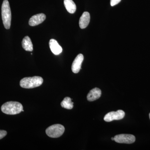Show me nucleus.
<instances>
[{"label": "nucleus", "mask_w": 150, "mask_h": 150, "mask_svg": "<svg viewBox=\"0 0 150 150\" xmlns=\"http://www.w3.org/2000/svg\"><path fill=\"white\" fill-rule=\"evenodd\" d=\"M149 118H150V113H149Z\"/></svg>", "instance_id": "a211bd4d"}, {"label": "nucleus", "mask_w": 150, "mask_h": 150, "mask_svg": "<svg viewBox=\"0 0 150 150\" xmlns=\"http://www.w3.org/2000/svg\"><path fill=\"white\" fill-rule=\"evenodd\" d=\"M46 18V16L44 14L39 13L35 15L30 19L29 24L31 26H36L42 23Z\"/></svg>", "instance_id": "6e6552de"}, {"label": "nucleus", "mask_w": 150, "mask_h": 150, "mask_svg": "<svg viewBox=\"0 0 150 150\" xmlns=\"http://www.w3.org/2000/svg\"><path fill=\"white\" fill-rule=\"evenodd\" d=\"M49 47L54 55H58L62 52V48L56 40L51 39L49 41Z\"/></svg>", "instance_id": "9d476101"}, {"label": "nucleus", "mask_w": 150, "mask_h": 150, "mask_svg": "<svg viewBox=\"0 0 150 150\" xmlns=\"http://www.w3.org/2000/svg\"><path fill=\"white\" fill-rule=\"evenodd\" d=\"M125 113L123 110H118L117 111H111L105 115L104 120L106 122H111L114 120H119L123 119Z\"/></svg>", "instance_id": "423d86ee"}, {"label": "nucleus", "mask_w": 150, "mask_h": 150, "mask_svg": "<svg viewBox=\"0 0 150 150\" xmlns=\"http://www.w3.org/2000/svg\"><path fill=\"white\" fill-rule=\"evenodd\" d=\"M64 4L68 12L73 14L76 12V6L73 0H64Z\"/></svg>", "instance_id": "ddd939ff"}, {"label": "nucleus", "mask_w": 150, "mask_h": 150, "mask_svg": "<svg viewBox=\"0 0 150 150\" xmlns=\"http://www.w3.org/2000/svg\"><path fill=\"white\" fill-rule=\"evenodd\" d=\"M1 15L3 24L5 28H10L11 21V13L9 3L8 0H4L1 7Z\"/></svg>", "instance_id": "7ed1b4c3"}, {"label": "nucleus", "mask_w": 150, "mask_h": 150, "mask_svg": "<svg viewBox=\"0 0 150 150\" xmlns=\"http://www.w3.org/2000/svg\"><path fill=\"white\" fill-rule=\"evenodd\" d=\"M90 21V15L88 12H84L79 20V26L81 29H84L87 27Z\"/></svg>", "instance_id": "9b49d317"}, {"label": "nucleus", "mask_w": 150, "mask_h": 150, "mask_svg": "<svg viewBox=\"0 0 150 150\" xmlns=\"http://www.w3.org/2000/svg\"><path fill=\"white\" fill-rule=\"evenodd\" d=\"M65 131V128L61 124H54L49 126L46 130V134L48 137L53 138L60 137L63 135Z\"/></svg>", "instance_id": "20e7f679"}, {"label": "nucleus", "mask_w": 150, "mask_h": 150, "mask_svg": "<svg viewBox=\"0 0 150 150\" xmlns=\"http://www.w3.org/2000/svg\"><path fill=\"white\" fill-rule=\"evenodd\" d=\"M121 1V0H110V5L112 6L118 4V3Z\"/></svg>", "instance_id": "2eb2a0df"}, {"label": "nucleus", "mask_w": 150, "mask_h": 150, "mask_svg": "<svg viewBox=\"0 0 150 150\" xmlns=\"http://www.w3.org/2000/svg\"><path fill=\"white\" fill-rule=\"evenodd\" d=\"M114 141L120 144H131L135 142L136 138L131 134H121L115 136Z\"/></svg>", "instance_id": "39448f33"}, {"label": "nucleus", "mask_w": 150, "mask_h": 150, "mask_svg": "<svg viewBox=\"0 0 150 150\" xmlns=\"http://www.w3.org/2000/svg\"><path fill=\"white\" fill-rule=\"evenodd\" d=\"M84 57L82 54H79L75 58L72 65L71 69L73 73L77 74L80 71Z\"/></svg>", "instance_id": "0eeeda50"}, {"label": "nucleus", "mask_w": 150, "mask_h": 150, "mask_svg": "<svg viewBox=\"0 0 150 150\" xmlns=\"http://www.w3.org/2000/svg\"><path fill=\"white\" fill-rule=\"evenodd\" d=\"M61 106L67 109H71L74 107V103L72 102L71 99L69 97L65 98L61 103Z\"/></svg>", "instance_id": "4468645a"}, {"label": "nucleus", "mask_w": 150, "mask_h": 150, "mask_svg": "<svg viewBox=\"0 0 150 150\" xmlns=\"http://www.w3.org/2000/svg\"><path fill=\"white\" fill-rule=\"evenodd\" d=\"M111 139L112 140V141H114V137H112L111 138Z\"/></svg>", "instance_id": "f3484780"}, {"label": "nucleus", "mask_w": 150, "mask_h": 150, "mask_svg": "<svg viewBox=\"0 0 150 150\" xmlns=\"http://www.w3.org/2000/svg\"><path fill=\"white\" fill-rule=\"evenodd\" d=\"M43 78L40 76L25 77L22 79L20 82V85L24 88H33L41 86L43 83Z\"/></svg>", "instance_id": "f03ea898"}, {"label": "nucleus", "mask_w": 150, "mask_h": 150, "mask_svg": "<svg viewBox=\"0 0 150 150\" xmlns=\"http://www.w3.org/2000/svg\"><path fill=\"white\" fill-rule=\"evenodd\" d=\"M101 95V90L98 88H95L89 91L88 94L87 98L89 101H93L98 99Z\"/></svg>", "instance_id": "1a4fd4ad"}, {"label": "nucleus", "mask_w": 150, "mask_h": 150, "mask_svg": "<svg viewBox=\"0 0 150 150\" xmlns=\"http://www.w3.org/2000/svg\"><path fill=\"white\" fill-rule=\"evenodd\" d=\"M22 46L25 50L27 51H32L33 50V45L31 39L28 36H25L23 39Z\"/></svg>", "instance_id": "f8f14e48"}, {"label": "nucleus", "mask_w": 150, "mask_h": 150, "mask_svg": "<svg viewBox=\"0 0 150 150\" xmlns=\"http://www.w3.org/2000/svg\"><path fill=\"white\" fill-rule=\"evenodd\" d=\"M1 110L4 113L8 115H16L22 111L23 107L19 102L8 101L4 103L1 107Z\"/></svg>", "instance_id": "f257e3e1"}, {"label": "nucleus", "mask_w": 150, "mask_h": 150, "mask_svg": "<svg viewBox=\"0 0 150 150\" xmlns=\"http://www.w3.org/2000/svg\"><path fill=\"white\" fill-rule=\"evenodd\" d=\"M6 131L4 130H0V139H1L7 135Z\"/></svg>", "instance_id": "dca6fc26"}]
</instances>
